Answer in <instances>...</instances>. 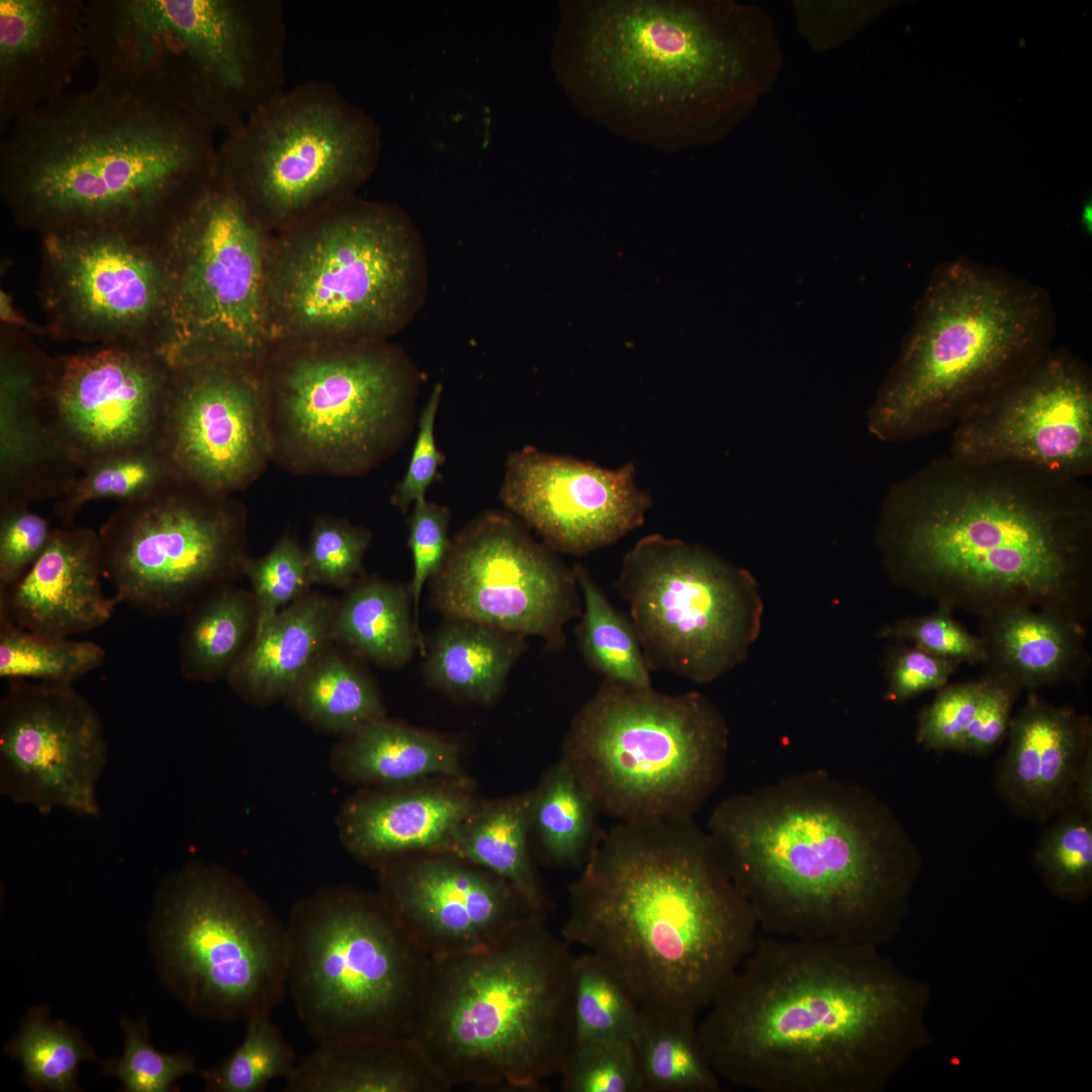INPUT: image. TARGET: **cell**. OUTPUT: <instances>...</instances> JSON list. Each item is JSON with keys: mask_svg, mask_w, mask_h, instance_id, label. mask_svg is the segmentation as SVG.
<instances>
[{"mask_svg": "<svg viewBox=\"0 0 1092 1092\" xmlns=\"http://www.w3.org/2000/svg\"><path fill=\"white\" fill-rule=\"evenodd\" d=\"M891 581L980 618L1031 607L1092 614V491L1011 463L948 453L893 484L876 527Z\"/></svg>", "mask_w": 1092, "mask_h": 1092, "instance_id": "cell-1", "label": "cell"}, {"mask_svg": "<svg viewBox=\"0 0 1092 1092\" xmlns=\"http://www.w3.org/2000/svg\"><path fill=\"white\" fill-rule=\"evenodd\" d=\"M918 993L873 944L758 934L698 1024L721 1080L755 1092H869L912 1045Z\"/></svg>", "mask_w": 1092, "mask_h": 1092, "instance_id": "cell-2", "label": "cell"}, {"mask_svg": "<svg viewBox=\"0 0 1092 1092\" xmlns=\"http://www.w3.org/2000/svg\"><path fill=\"white\" fill-rule=\"evenodd\" d=\"M706 830L759 932L778 937L874 945L920 860L884 801L821 769L721 800Z\"/></svg>", "mask_w": 1092, "mask_h": 1092, "instance_id": "cell-3", "label": "cell"}, {"mask_svg": "<svg viewBox=\"0 0 1092 1092\" xmlns=\"http://www.w3.org/2000/svg\"><path fill=\"white\" fill-rule=\"evenodd\" d=\"M579 871L561 937L604 962L643 1010L696 1018L759 934L695 817L615 822Z\"/></svg>", "mask_w": 1092, "mask_h": 1092, "instance_id": "cell-4", "label": "cell"}, {"mask_svg": "<svg viewBox=\"0 0 1092 1092\" xmlns=\"http://www.w3.org/2000/svg\"><path fill=\"white\" fill-rule=\"evenodd\" d=\"M771 35L739 4L599 0L568 6L559 76L592 118L664 149L707 142L776 70Z\"/></svg>", "mask_w": 1092, "mask_h": 1092, "instance_id": "cell-5", "label": "cell"}, {"mask_svg": "<svg viewBox=\"0 0 1092 1092\" xmlns=\"http://www.w3.org/2000/svg\"><path fill=\"white\" fill-rule=\"evenodd\" d=\"M213 130L168 106L95 86L17 119L0 145L15 216L49 232H167L215 182Z\"/></svg>", "mask_w": 1092, "mask_h": 1092, "instance_id": "cell-6", "label": "cell"}, {"mask_svg": "<svg viewBox=\"0 0 1092 1092\" xmlns=\"http://www.w3.org/2000/svg\"><path fill=\"white\" fill-rule=\"evenodd\" d=\"M574 958L533 915L484 949L431 960L407 1035L451 1088L540 1091L573 1049Z\"/></svg>", "mask_w": 1092, "mask_h": 1092, "instance_id": "cell-7", "label": "cell"}, {"mask_svg": "<svg viewBox=\"0 0 1092 1092\" xmlns=\"http://www.w3.org/2000/svg\"><path fill=\"white\" fill-rule=\"evenodd\" d=\"M1055 329L1041 287L966 258L937 265L868 412L869 431L899 442L952 428L1042 357Z\"/></svg>", "mask_w": 1092, "mask_h": 1092, "instance_id": "cell-8", "label": "cell"}, {"mask_svg": "<svg viewBox=\"0 0 1092 1092\" xmlns=\"http://www.w3.org/2000/svg\"><path fill=\"white\" fill-rule=\"evenodd\" d=\"M85 29L96 85L213 131L244 118L271 71L270 38L248 0H89Z\"/></svg>", "mask_w": 1092, "mask_h": 1092, "instance_id": "cell-9", "label": "cell"}, {"mask_svg": "<svg viewBox=\"0 0 1092 1092\" xmlns=\"http://www.w3.org/2000/svg\"><path fill=\"white\" fill-rule=\"evenodd\" d=\"M288 231L285 250L267 264L272 336L384 341L421 309L426 251L397 208L351 197Z\"/></svg>", "mask_w": 1092, "mask_h": 1092, "instance_id": "cell-10", "label": "cell"}, {"mask_svg": "<svg viewBox=\"0 0 1092 1092\" xmlns=\"http://www.w3.org/2000/svg\"><path fill=\"white\" fill-rule=\"evenodd\" d=\"M729 727L706 695L603 680L574 714L561 755L602 816L693 818L720 787Z\"/></svg>", "mask_w": 1092, "mask_h": 1092, "instance_id": "cell-11", "label": "cell"}, {"mask_svg": "<svg viewBox=\"0 0 1092 1092\" xmlns=\"http://www.w3.org/2000/svg\"><path fill=\"white\" fill-rule=\"evenodd\" d=\"M285 924L287 992L317 1043L408 1033L431 959L376 891L320 888Z\"/></svg>", "mask_w": 1092, "mask_h": 1092, "instance_id": "cell-12", "label": "cell"}, {"mask_svg": "<svg viewBox=\"0 0 1092 1092\" xmlns=\"http://www.w3.org/2000/svg\"><path fill=\"white\" fill-rule=\"evenodd\" d=\"M377 124L329 81L284 88L217 146L214 185L262 225L289 229L351 198L373 171Z\"/></svg>", "mask_w": 1092, "mask_h": 1092, "instance_id": "cell-13", "label": "cell"}, {"mask_svg": "<svg viewBox=\"0 0 1092 1092\" xmlns=\"http://www.w3.org/2000/svg\"><path fill=\"white\" fill-rule=\"evenodd\" d=\"M421 379L384 341L292 356L267 390L273 461L298 474L369 472L414 431Z\"/></svg>", "mask_w": 1092, "mask_h": 1092, "instance_id": "cell-14", "label": "cell"}, {"mask_svg": "<svg viewBox=\"0 0 1092 1092\" xmlns=\"http://www.w3.org/2000/svg\"><path fill=\"white\" fill-rule=\"evenodd\" d=\"M159 926L166 973L191 1010L246 1021L282 1003L286 924L231 870L184 864L162 888Z\"/></svg>", "mask_w": 1092, "mask_h": 1092, "instance_id": "cell-15", "label": "cell"}, {"mask_svg": "<svg viewBox=\"0 0 1092 1092\" xmlns=\"http://www.w3.org/2000/svg\"><path fill=\"white\" fill-rule=\"evenodd\" d=\"M615 586L651 671L714 681L746 659L760 633L753 574L701 544L645 536L625 554Z\"/></svg>", "mask_w": 1092, "mask_h": 1092, "instance_id": "cell-16", "label": "cell"}, {"mask_svg": "<svg viewBox=\"0 0 1092 1092\" xmlns=\"http://www.w3.org/2000/svg\"><path fill=\"white\" fill-rule=\"evenodd\" d=\"M262 224L215 185L170 229L159 353L172 367L243 364L271 338Z\"/></svg>", "mask_w": 1092, "mask_h": 1092, "instance_id": "cell-17", "label": "cell"}, {"mask_svg": "<svg viewBox=\"0 0 1092 1092\" xmlns=\"http://www.w3.org/2000/svg\"><path fill=\"white\" fill-rule=\"evenodd\" d=\"M98 535L113 597L149 616L184 613L234 584L249 558L241 503L178 480L122 503Z\"/></svg>", "mask_w": 1092, "mask_h": 1092, "instance_id": "cell-18", "label": "cell"}, {"mask_svg": "<svg viewBox=\"0 0 1092 1092\" xmlns=\"http://www.w3.org/2000/svg\"><path fill=\"white\" fill-rule=\"evenodd\" d=\"M428 584L432 607L443 617L534 636L547 650L565 647V626L582 608L573 568L519 519L495 510L477 515L450 539Z\"/></svg>", "mask_w": 1092, "mask_h": 1092, "instance_id": "cell-19", "label": "cell"}, {"mask_svg": "<svg viewBox=\"0 0 1092 1092\" xmlns=\"http://www.w3.org/2000/svg\"><path fill=\"white\" fill-rule=\"evenodd\" d=\"M948 454L1029 466L1070 479L1092 472V373L1051 348L952 427Z\"/></svg>", "mask_w": 1092, "mask_h": 1092, "instance_id": "cell-20", "label": "cell"}, {"mask_svg": "<svg viewBox=\"0 0 1092 1092\" xmlns=\"http://www.w3.org/2000/svg\"><path fill=\"white\" fill-rule=\"evenodd\" d=\"M0 700V792L42 815L100 814L108 758L101 719L73 685L10 679Z\"/></svg>", "mask_w": 1092, "mask_h": 1092, "instance_id": "cell-21", "label": "cell"}, {"mask_svg": "<svg viewBox=\"0 0 1092 1092\" xmlns=\"http://www.w3.org/2000/svg\"><path fill=\"white\" fill-rule=\"evenodd\" d=\"M157 450L180 482L246 488L273 461L266 386L243 364L172 367Z\"/></svg>", "mask_w": 1092, "mask_h": 1092, "instance_id": "cell-22", "label": "cell"}, {"mask_svg": "<svg viewBox=\"0 0 1092 1092\" xmlns=\"http://www.w3.org/2000/svg\"><path fill=\"white\" fill-rule=\"evenodd\" d=\"M171 377L161 354L133 345L50 362L48 429L80 473L112 456L157 449Z\"/></svg>", "mask_w": 1092, "mask_h": 1092, "instance_id": "cell-23", "label": "cell"}, {"mask_svg": "<svg viewBox=\"0 0 1092 1092\" xmlns=\"http://www.w3.org/2000/svg\"><path fill=\"white\" fill-rule=\"evenodd\" d=\"M47 298L65 333L88 341H135L164 320L166 265L140 248L131 233L75 228L47 233Z\"/></svg>", "mask_w": 1092, "mask_h": 1092, "instance_id": "cell-24", "label": "cell"}, {"mask_svg": "<svg viewBox=\"0 0 1092 1092\" xmlns=\"http://www.w3.org/2000/svg\"><path fill=\"white\" fill-rule=\"evenodd\" d=\"M499 498L547 546L572 555L619 541L644 523L653 504L632 462L606 468L533 446L509 455Z\"/></svg>", "mask_w": 1092, "mask_h": 1092, "instance_id": "cell-25", "label": "cell"}, {"mask_svg": "<svg viewBox=\"0 0 1092 1092\" xmlns=\"http://www.w3.org/2000/svg\"><path fill=\"white\" fill-rule=\"evenodd\" d=\"M375 872L376 892L431 960L484 949L538 915L509 882L449 851L402 857Z\"/></svg>", "mask_w": 1092, "mask_h": 1092, "instance_id": "cell-26", "label": "cell"}, {"mask_svg": "<svg viewBox=\"0 0 1092 1092\" xmlns=\"http://www.w3.org/2000/svg\"><path fill=\"white\" fill-rule=\"evenodd\" d=\"M483 799L469 776L359 788L338 811V837L356 861L374 871L402 857L450 851L460 825Z\"/></svg>", "mask_w": 1092, "mask_h": 1092, "instance_id": "cell-27", "label": "cell"}, {"mask_svg": "<svg viewBox=\"0 0 1092 1092\" xmlns=\"http://www.w3.org/2000/svg\"><path fill=\"white\" fill-rule=\"evenodd\" d=\"M83 0H0V130L66 93L88 58Z\"/></svg>", "mask_w": 1092, "mask_h": 1092, "instance_id": "cell-28", "label": "cell"}, {"mask_svg": "<svg viewBox=\"0 0 1092 1092\" xmlns=\"http://www.w3.org/2000/svg\"><path fill=\"white\" fill-rule=\"evenodd\" d=\"M1007 737L994 778L1002 800L1039 823L1071 809L1079 768L1092 751L1090 717L1028 692L1011 717Z\"/></svg>", "mask_w": 1092, "mask_h": 1092, "instance_id": "cell-29", "label": "cell"}, {"mask_svg": "<svg viewBox=\"0 0 1092 1092\" xmlns=\"http://www.w3.org/2000/svg\"><path fill=\"white\" fill-rule=\"evenodd\" d=\"M98 532L84 527L55 528L44 551L6 594L0 613L34 634L68 638L110 620L119 602L102 589Z\"/></svg>", "mask_w": 1092, "mask_h": 1092, "instance_id": "cell-30", "label": "cell"}, {"mask_svg": "<svg viewBox=\"0 0 1092 1092\" xmlns=\"http://www.w3.org/2000/svg\"><path fill=\"white\" fill-rule=\"evenodd\" d=\"M49 364L22 349H2L0 508L60 498L80 474L47 426L42 391Z\"/></svg>", "mask_w": 1092, "mask_h": 1092, "instance_id": "cell-31", "label": "cell"}, {"mask_svg": "<svg viewBox=\"0 0 1092 1092\" xmlns=\"http://www.w3.org/2000/svg\"><path fill=\"white\" fill-rule=\"evenodd\" d=\"M338 599L310 590L280 611L253 639L228 672L244 701L268 706L285 700L312 664L335 644Z\"/></svg>", "mask_w": 1092, "mask_h": 1092, "instance_id": "cell-32", "label": "cell"}, {"mask_svg": "<svg viewBox=\"0 0 1092 1092\" xmlns=\"http://www.w3.org/2000/svg\"><path fill=\"white\" fill-rule=\"evenodd\" d=\"M986 672L1001 674L1028 692L1074 680L1087 667L1083 622L1031 607L1000 610L981 618Z\"/></svg>", "mask_w": 1092, "mask_h": 1092, "instance_id": "cell-33", "label": "cell"}, {"mask_svg": "<svg viewBox=\"0 0 1092 1092\" xmlns=\"http://www.w3.org/2000/svg\"><path fill=\"white\" fill-rule=\"evenodd\" d=\"M460 736L386 716L340 738L329 756L331 771L359 788L389 787L434 777H467Z\"/></svg>", "mask_w": 1092, "mask_h": 1092, "instance_id": "cell-34", "label": "cell"}, {"mask_svg": "<svg viewBox=\"0 0 1092 1092\" xmlns=\"http://www.w3.org/2000/svg\"><path fill=\"white\" fill-rule=\"evenodd\" d=\"M285 1092H446L452 1088L407 1034L321 1042Z\"/></svg>", "mask_w": 1092, "mask_h": 1092, "instance_id": "cell-35", "label": "cell"}, {"mask_svg": "<svg viewBox=\"0 0 1092 1092\" xmlns=\"http://www.w3.org/2000/svg\"><path fill=\"white\" fill-rule=\"evenodd\" d=\"M526 639L478 621L443 617L425 639L424 679L455 703L492 707L527 649Z\"/></svg>", "mask_w": 1092, "mask_h": 1092, "instance_id": "cell-36", "label": "cell"}, {"mask_svg": "<svg viewBox=\"0 0 1092 1092\" xmlns=\"http://www.w3.org/2000/svg\"><path fill=\"white\" fill-rule=\"evenodd\" d=\"M335 644L386 669L405 666L425 637L415 622L408 585L363 574L345 589L334 618Z\"/></svg>", "mask_w": 1092, "mask_h": 1092, "instance_id": "cell-37", "label": "cell"}, {"mask_svg": "<svg viewBox=\"0 0 1092 1092\" xmlns=\"http://www.w3.org/2000/svg\"><path fill=\"white\" fill-rule=\"evenodd\" d=\"M530 803L531 790L484 798L460 825L449 852L509 882L546 919L551 900L532 852Z\"/></svg>", "mask_w": 1092, "mask_h": 1092, "instance_id": "cell-38", "label": "cell"}, {"mask_svg": "<svg viewBox=\"0 0 1092 1092\" xmlns=\"http://www.w3.org/2000/svg\"><path fill=\"white\" fill-rule=\"evenodd\" d=\"M596 803L560 757L531 790L530 841L535 860L580 870L604 837Z\"/></svg>", "mask_w": 1092, "mask_h": 1092, "instance_id": "cell-39", "label": "cell"}, {"mask_svg": "<svg viewBox=\"0 0 1092 1092\" xmlns=\"http://www.w3.org/2000/svg\"><path fill=\"white\" fill-rule=\"evenodd\" d=\"M284 702L304 723L340 738L386 716L374 678L336 644L321 655Z\"/></svg>", "mask_w": 1092, "mask_h": 1092, "instance_id": "cell-40", "label": "cell"}, {"mask_svg": "<svg viewBox=\"0 0 1092 1092\" xmlns=\"http://www.w3.org/2000/svg\"><path fill=\"white\" fill-rule=\"evenodd\" d=\"M180 636L179 666L190 681L225 677L257 628L250 590L228 584L211 590L185 612Z\"/></svg>", "mask_w": 1092, "mask_h": 1092, "instance_id": "cell-41", "label": "cell"}, {"mask_svg": "<svg viewBox=\"0 0 1092 1092\" xmlns=\"http://www.w3.org/2000/svg\"><path fill=\"white\" fill-rule=\"evenodd\" d=\"M642 1092H717L721 1079L709 1063L695 1017L640 1008L631 1040Z\"/></svg>", "mask_w": 1092, "mask_h": 1092, "instance_id": "cell-42", "label": "cell"}, {"mask_svg": "<svg viewBox=\"0 0 1092 1092\" xmlns=\"http://www.w3.org/2000/svg\"><path fill=\"white\" fill-rule=\"evenodd\" d=\"M572 568L582 597L575 637L583 661L603 680L651 688V669L630 618L612 605L582 564Z\"/></svg>", "mask_w": 1092, "mask_h": 1092, "instance_id": "cell-43", "label": "cell"}, {"mask_svg": "<svg viewBox=\"0 0 1092 1092\" xmlns=\"http://www.w3.org/2000/svg\"><path fill=\"white\" fill-rule=\"evenodd\" d=\"M639 1015L637 1001L604 962L588 951L574 958V1044L631 1041Z\"/></svg>", "mask_w": 1092, "mask_h": 1092, "instance_id": "cell-44", "label": "cell"}, {"mask_svg": "<svg viewBox=\"0 0 1092 1092\" xmlns=\"http://www.w3.org/2000/svg\"><path fill=\"white\" fill-rule=\"evenodd\" d=\"M104 649L91 641L26 631L0 613V676L73 685L102 665Z\"/></svg>", "mask_w": 1092, "mask_h": 1092, "instance_id": "cell-45", "label": "cell"}, {"mask_svg": "<svg viewBox=\"0 0 1092 1092\" xmlns=\"http://www.w3.org/2000/svg\"><path fill=\"white\" fill-rule=\"evenodd\" d=\"M176 480L157 449L112 456L85 468L55 504V516L73 527L89 502L114 498L123 503L142 497Z\"/></svg>", "mask_w": 1092, "mask_h": 1092, "instance_id": "cell-46", "label": "cell"}, {"mask_svg": "<svg viewBox=\"0 0 1092 1092\" xmlns=\"http://www.w3.org/2000/svg\"><path fill=\"white\" fill-rule=\"evenodd\" d=\"M7 1052L20 1060L31 1087L62 1092L76 1090L80 1063L94 1057L75 1029L51 1023L43 1008L29 1013Z\"/></svg>", "mask_w": 1092, "mask_h": 1092, "instance_id": "cell-47", "label": "cell"}, {"mask_svg": "<svg viewBox=\"0 0 1092 1092\" xmlns=\"http://www.w3.org/2000/svg\"><path fill=\"white\" fill-rule=\"evenodd\" d=\"M271 1014L246 1020L243 1041L222 1063L201 1072L206 1090L213 1092H259L276 1078H287L294 1070L295 1054Z\"/></svg>", "mask_w": 1092, "mask_h": 1092, "instance_id": "cell-48", "label": "cell"}, {"mask_svg": "<svg viewBox=\"0 0 1092 1092\" xmlns=\"http://www.w3.org/2000/svg\"><path fill=\"white\" fill-rule=\"evenodd\" d=\"M1034 860L1052 888L1079 897L1092 884V817L1069 809L1040 835Z\"/></svg>", "mask_w": 1092, "mask_h": 1092, "instance_id": "cell-49", "label": "cell"}, {"mask_svg": "<svg viewBox=\"0 0 1092 1092\" xmlns=\"http://www.w3.org/2000/svg\"><path fill=\"white\" fill-rule=\"evenodd\" d=\"M244 576L249 580L256 607V632L280 611L306 596L311 587L305 551L288 534L283 535L264 556L249 557Z\"/></svg>", "mask_w": 1092, "mask_h": 1092, "instance_id": "cell-50", "label": "cell"}, {"mask_svg": "<svg viewBox=\"0 0 1092 1092\" xmlns=\"http://www.w3.org/2000/svg\"><path fill=\"white\" fill-rule=\"evenodd\" d=\"M371 533L345 519L318 516L313 520L305 551L311 585L347 589L363 572Z\"/></svg>", "mask_w": 1092, "mask_h": 1092, "instance_id": "cell-51", "label": "cell"}, {"mask_svg": "<svg viewBox=\"0 0 1092 1092\" xmlns=\"http://www.w3.org/2000/svg\"><path fill=\"white\" fill-rule=\"evenodd\" d=\"M560 1077L564 1092H642L631 1041L575 1043Z\"/></svg>", "mask_w": 1092, "mask_h": 1092, "instance_id": "cell-52", "label": "cell"}, {"mask_svg": "<svg viewBox=\"0 0 1092 1092\" xmlns=\"http://www.w3.org/2000/svg\"><path fill=\"white\" fill-rule=\"evenodd\" d=\"M878 637L906 643L940 657L962 663L983 664L987 654L983 640L972 634L952 616V611L937 607L932 613L909 616L883 625Z\"/></svg>", "mask_w": 1092, "mask_h": 1092, "instance_id": "cell-53", "label": "cell"}, {"mask_svg": "<svg viewBox=\"0 0 1092 1092\" xmlns=\"http://www.w3.org/2000/svg\"><path fill=\"white\" fill-rule=\"evenodd\" d=\"M124 1053L105 1064L104 1072L117 1077L127 1092H167L177 1079L195 1071L188 1054H163L149 1041L142 1024L124 1020Z\"/></svg>", "mask_w": 1092, "mask_h": 1092, "instance_id": "cell-54", "label": "cell"}, {"mask_svg": "<svg viewBox=\"0 0 1092 1092\" xmlns=\"http://www.w3.org/2000/svg\"><path fill=\"white\" fill-rule=\"evenodd\" d=\"M986 684L979 679L946 685L917 717L915 740L926 750L962 752L966 733Z\"/></svg>", "mask_w": 1092, "mask_h": 1092, "instance_id": "cell-55", "label": "cell"}, {"mask_svg": "<svg viewBox=\"0 0 1092 1092\" xmlns=\"http://www.w3.org/2000/svg\"><path fill=\"white\" fill-rule=\"evenodd\" d=\"M450 512L447 507L426 499L412 507L407 519V545L413 560L408 584L416 625H420V602L426 584L438 573L450 544Z\"/></svg>", "mask_w": 1092, "mask_h": 1092, "instance_id": "cell-56", "label": "cell"}, {"mask_svg": "<svg viewBox=\"0 0 1092 1092\" xmlns=\"http://www.w3.org/2000/svg\"><path fill=\"white\" fill-rule=\"evenodd\" d=\"M49 521L28 506L0 508V596L40 557L52 536Z\"/></svg>", "mask_w": 1092, "mask_h": 1092, "instance_id": "cell-57", "label": "cell"}, {"mask_svg": "<svg viewBox=\"0 0 1092 1092\" xmlns=\"http://www.w3.org/2000/svg\"><path fill=\"white\" fill-rule=\"evenodd\" d=\"M961 663L940 657L911 644L897 643L887 652L884 671L888 702L904 704L917 696L940 690L948 684Z\"/></svg>", "mask_w": 1092, "mask_h": 1092, "instance_id": "cell-58", "label": "cell"}, {"mask_svg": "<svg viewBox=\"0 0 1092 1092\" xmlns=\"http://www.w3.org/2000/svg\"><path fill=\"white\" fill-rule=\"evenodd\" d=\"M441 396L442 385L437 383L420 412L419 430L406 471L390 498L391 504L402 513H406L416 503L426 499V493L437 476L439 466L445 461L435 439V424Z\"/></svg>", "mask_w": 1092, "mask_h": 1092, "instance_id": "cell-59", "label": "cell"}, {"mask_svg": "<svg viewBox=\"0 0 1092 1092\" xmlns=\"http://www.w3.org/2000/svg\"><path fill=\"white\" fill-rule=\"evenodd\" d=\"M986 684L962 752L986 755L1006 736L1013 705L1021 689L1010 678L986 672Z\"/></svg>", "mask_w": 1092, "mask_h": 1092, "instance_id": "cell-60", "label": "cell"}, {"mask_svg": "<svg viewBox=\"0 0 1092 1092\" xmlns=\"http://www.w3.org/2000/svg\"><path fill=\"white\" fill-rule=\"evenodd\" d=\"M1071 809L1092 817V751L1085 756L1079 768Z\"/></svg>", "mask_w": 1092, "mask_h": 1092, "instance_id": "cell-61", "label": "cell"}, {"mask_svg": "<svg viewBox=\"0 0 1092 1092\" xmlns=\"http://www.w3.org/2000/svg\"><path fill=\"white\" fill-rule=\"evenodd\" d=\"M1 320L7 324L29 328L27 322L15 309L12 298L6 292L1 291L0 296Z\"/></svg>", "mask_w": 1092, "mask_h": 1092, "instance_id": "cell-62", "label": "cell"}, {"mask_svg": "<svg viewBox=\"0 0 1092 1092\" xmlns=\"http://www.w3.org/2000/svg\"><path fill=\"white\" fill-rule=\"evenodd\" d=\"M1080 222L1084 226L1086 232L1091 233L1092 208H1091L1090 203H1087L1083 207L1082 212H1081V220H1080Z\"/></svg>", "mask_w": 1092, "mask_h": 1092, "instance_id": "cell-63", "label": "cell"}]
</instances>
